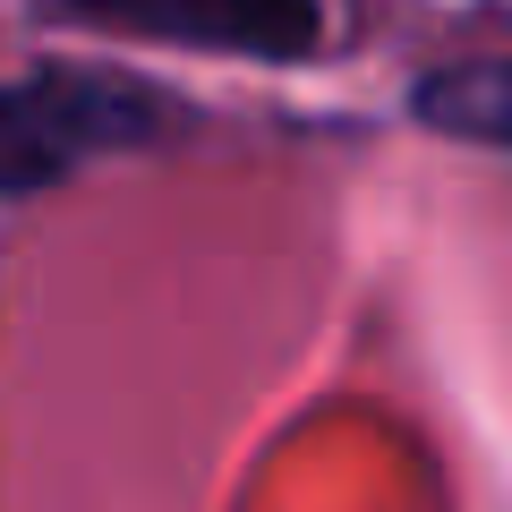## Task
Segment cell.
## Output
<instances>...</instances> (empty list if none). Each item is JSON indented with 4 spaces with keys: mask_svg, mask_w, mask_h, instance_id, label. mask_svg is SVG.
<instances>
[{
    "mask_svg": "<svg viewBox=\"0 0 512 512\" xmlns=\"http://www.w3.org/2000/svg\"><path fill=\"white\" fill-rule=\"evenodd\" d=\"M180 120L171 94H146L128 77H94V69H35L9 94V188L35 197L60 171L94 163V154H128L154 146Z\"/></svg>",
    "mask_w": 512,
    "mask_h": 512,
    "instance_id": "cell-1",
    "label": "cell"
},
{
    "mask_svg": "<svg viewBox=\"0 0 512 512\" xmlns=\"http://www.w3.org/2000/svg\"><path fill=\"white\" fill-rule=\"evenodd\" d=\"M419 120L444 137H478V146H512V69L504 60H470V69H436L419 86Z\"/></svg>",
    "mask_w": 512,
    "mask_h": 512,
    "instance_id": "cell-3",
    "label": "cell"
},
{
    "mask_svg": "<svg viewBox=\"0 0 512 512\" xmlns=\"http://www.w3.org/2000/svg\"><path fill=\"white\" fill-rule=\"evenodd\" d=\"M43 9L163 43H205V52H248V60H299L325 35L316 0H43Z\"/></svg>",
    "mask_w": 512,
    "mask_h": 512,
    "instance_id": "cell-2",
    "label": "cell"
}]
</instances>
